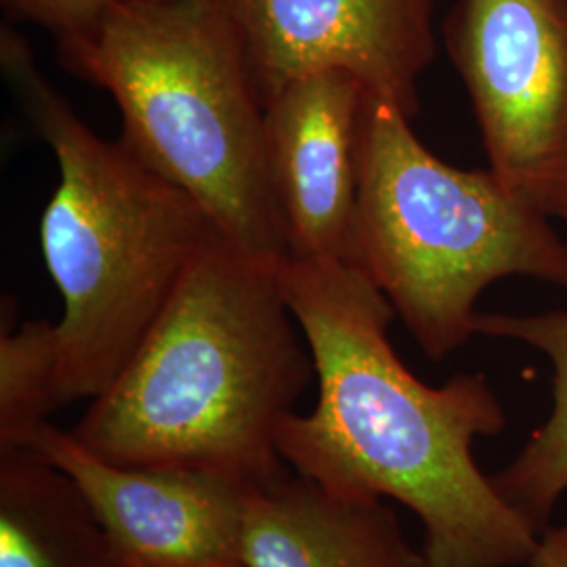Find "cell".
I'll list each match as a JSON object with an SVG mask.
<instances>
[{
  "label": "cell",
  "instance_id": "cell-1",
  "mask_svg": "<svg viewBox=\"0 0 567 567\" xmlns=\"http://www.w3.org/2000/svg\"><path fill=\"white\" fill-rule=\"evenodd\" d=\"M278 282L320 391L311 414L280 426L284 463L334 494L410 508L425 527L429 567L527 566L540 534L471 452L505 429L486 379H416L389 343L393 305L355 265L288 259Z\"/></svg>",
  "mask_w": 567,
  "mask_h": 567
},
{
  "label": "cell",
  "instance_id": "cell-2",
  "mask_svg": "<svg viewBox=\"0 0 567 567\" xmlns=\"http://www.w3.org/2000/svg\"><path fill=\"white\" fill-rule=\"evenodd\" d=\"M313 379L278 269L217 231L70 433L114 465L261 482L286 468L278 431Z\"/></svg>",
  "mask_w": 567,
  "mask_h": 567
},
{
  "label": "cell",
  "instance_id": "cell-3",
  "mask_svg": "<svg viewBox=\"0 0 567 567\" xmlns=\"http://www.w3.org/2000/svg\"><path fill=\"white\" fill-rule=\"evenodd\" d=\"M0 61L60 166V185L42 213L41 246L63 299L61 398L93 400L118 377L219 229L124 143L95 135L9 28L0 34Z\"/></svg>",
  "mask_w": 567,
  "mask_h": 567
},
{
  "label": "cell",
  "instance_id": "cell-4",
  "mask_svg": "<svg viewBox=\"0 0 567 567\" xmlns=\"http://www.w3.org/2000/svg\"><path fill=\"white\" fill-rule=\"evenodd\" d=\"M61 65L121 107V142L179 185L257 264L290 257L274 200L265 105L225 0H112L100 28L58 42Z\"/></svg>",
  "mask_w": 567,
  "mask_h": 567
},
{
  "label": "cell",
  "instance_id": "cell-5",
  "mask_svg": "<svg viewBox=\"0 0 567 567\" xmlns=\"http://www.w3.org/2000/svg\"><path fill=\"white\" fill-rule=\"evenodd\" d=\"M395 105L368 95L351 265L431 360L477 334V299L505 278L567 288V240L489 168L450 166Z\"/></svg>",
  "mask_w": 567,
  "mask_h": 567
},
{
  "label": "cell",
  "instance_id": "cell-6",
  "mask_svg": "<svg viewBox=\"0 0 567 567\" xmlns=\"http://www.w3.org/2000/svg\"><path fill=\"white\" fill-rule=\"evenodd\" d=\"M444 41L489 171L567 221V0H458Z\"/></svg>",
  "mask_w": 567,
  "mask_h": 567
},
{
  "label": "cell",
  "instance_id": "cell-7",
  "mask_svg": "<svg viewBox=\"0 0 567 567\" xmlns=\"http://www.w3.org/2000/svg\"><path fill=\"white\" fill-rule=\"evenodd\" d=\"M264 105L286 84L347 72L368 95L419 114V81L437 55V0H225Z\"/></svg>",
  "mask_w": 567,
  "mask_h": 567
},
{
  "label": "cell",
  "instance_id": "cell-8",
  "mask_svg": "<svg viewBox=\"0 0 567 567\" xmlns=\"http://www.w3.org/2000/svg\"><path fill=\"white\" fill-rule=\"evenodd\" d=\"M30 450L81 487L118 567H244V515L257 482L203 468L114 465L53 425Z\"/></svg>",
  "mask_w": 567,
  "mask_h": 567
},
{
  "label": "cell",
  "instance_id": "cell-9",
  "mask_svg": "<svg viewBox=\"0 0 567 567\" xmlns=\"http://www.w3.org/2000/svg\"><path fill=\"white\" fill-rule=\"evenodd\" d=\"M364 84L318 72L265 105V152L292 261L351 264L364 133Z\"/></svg>",
  "mask_w": 567,
  "mask_h": 567
},
{
  "label": "cell",
  "instance_id": "cell-10",
  "mask_svg": "<svg viewBox=\"0 0 567 567\" xmlns=\"http://www.w3.org/2000/svg\"><path fill=\"white\" fill-rule=\"evenodd\" d=\"M244 567H429L381 498L341 496L295 471L257 482L246 505Z\"/></svg>",
  "mask_w": 567,
  "mask_h": 567
},
{
  "label": "cell",
  "instance_id": "cell-11",
  "mask_svg": "<svg viewBox=\"0 0 567 567\" xmlns=\"http://www.w3.org/2000/svg\"><path fill=\"white\" fill-rule=\"evenodd\" d=\"M0 567H118L81 487L32 450L0 452Z\"/></svg>",
  "mask_w": 567,
  "mask_h": 567
},
{
  "label": "cell",
  "instance_id": "cell-12",
  "mask_svg": "<svg viewBox=\"0 0 567 567\" xmlns=\"http://www.w3.org/2000/svg\"><path fill=\"white\" fill-rule=\"evenodd\" d=\"M477 334L538 349L555 370L547 423L507 468L492 477L508 505L540 534L567 492V309L526 316L480 313Z\"/></svg>",
  "mask_w": 567,
  "mask_h": 567
},
{
  "label": "cell",
  "instance_id": "cell-13",
  "mask_svg": "<svg viewBox=\"0 0 567 567\" xmlns=\"http://www.w3.org/2000/svg\"><path fill=\"white\" fill-rule=\"evenodd\" d=\"M13 324V322H11ZM63 405L58 324L25 322L0 332V452L30 450Z\"/></svg>",
  "mask_w": 567,
  "mask_h": 567
},
{
  "label": "cell",
  "instance_id": "cell-14",
  "mask_svg": "<svg viewBox=\"0 0 567 567\" xmlns=\"http://www.w3.org/2000/svg\"><path fill=\"white\" fill-rule=\"evenodd\" d=\"M18 18L51 30L58 42L74 41L100 28L112 0H2Z\"/></svg>",
  "mask_w": 567,
  "mask_h": 567
},
{
  "label": "cell",
  "instance_id": "cell-15",
  "mask_svg": "<svg viewBox=\"0 0 567 567\" xmlns=\"http://www.w3.org/2000/svg\"><path fill=\"white\" fill-rule=\"evenodd\" d=\"M527 567H567V524L540 532Z\"/></svg>",
  "mask_w": 567,
  "mask_h": 567
},
{
  "label": "cell",
  "instance_id": "cell-16",
  "mask_svg": "<svg viewBox=\"0 0 567 567\" xmlns=\"http://www.w3.org/2000/svg\"><path fill=\"white\" fill-rule=\"evenodd\" d=\"M122 2H163V0H122Z\"/></svg>",
  "mask_w": 567,
  "mask_h": 567
}]
</instances>
